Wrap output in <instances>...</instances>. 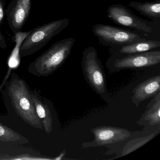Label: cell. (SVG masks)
<instances>
[{
    "label": "cell",
    "mask_w": 160,
    "mask_h": 160,
    "mask_svg": "<svg viewBox=\"0 0 160 160\" xmlns=\"http://www.w3.org/2000/svg\"><path fill=\"white\" fill-rule=\"evenodd\" d=\"M66 154V152H65V150L63 151V152H61L60 153L59 156H58V157H56V158H55V160H62L63 158V157H64L65 154Z\"/></svg>",
    "instance_id": "obj_19"
},
{
    "label": "cell",
    "mask_w": 160,
    "mask_h": 160,
    "mask_svg": "<svg viewBox=\"0 0 160 160\" xmlns=\"http://www.w3.org/2000/svg\"><path fill=\"white\" fill-rule=\"evenodd\" d=\"M31 30L27 32H19L14 34V41L15 45L13 49L8 60V69L6 76L0 85V92L2 91L5 83L9 79L12 73V71L19 67L20 63V48L23 42L31 32Z\"/></svg>",
    "instance_id": "obj_13"
},
{
    "label": "cell",
    "mask_w": 160,
    "mask_h": 160,
    "mask_svg": "<svg viewBox=\"0 0 160 160\" xmlns=\"http://www.w3.org/2000/svg\"><path fill=\"white\" fill-rule=\"evenodd\" d=\"M137 123L140 126L160 125V92L153 97Z\"/></svg>",
    "instance_id": "obj_14"
},
{
    "label": "cell",
    "mask_w": 160,
    "mask_h": 160,
    "mask_svg": "<svg viewBox=\"0 0 160 160\" xmlns=\"http://www.w3.org/2000/svg\"><path fill=\"white\" fill-rule=\"evenodd\" d=\"M160 132V128L159 127L157 130L151 133L150 134L141 138H135L128 141L125 145L122 147V149L116 155L114 158H111L112 160L120 158L125 156L138 149L142 147L145 144L149 142L152 138L156 137Z\"/></svg>",
    "instance_id": "obj_16"
},
{
    "label": "cell",
    "mask_w": 160,
    "mask_h": 160,
    "mask_svg": "<svg viewBox=\"0 0 160 160\" xmlns=\"http://www.w3.org/2000/svg\"><path fill=\"white\" fill-rule=\"evenodd\" d=\"M29 141L25 137L0 122V143L27 144Z\"/></svg>",
    "instance_id": "obj_17"
},
{
    "label": "cell",
    "mask_w": 160,
    "mask_h": 160,
    "mask_svg": "<svg viewBox=\"0 0 160 160\" xmlns=\"http://www.w3.org/2000/svg\"><path fill=\"white\" fill-rule=\"evenodd\" d=\"M92 31L98 38L100 44L108 47L149 40L133 31L105 24L94 25L92 26Z\"/></svg>",
    "instance_id": "obj_6"
},
{
    "label": "cell",
    "mask_w": 160,
    "mask_h": 160,
    "mask_svg": "<svg viewBox=\"0 0 160 160\" xmlns=\"http://www.w3.org/2000/svg\"><path fill=\"white\" fill-rule=\"evenodd\" d=\"M7 0H0V47L2 49L7 48L5 37L1 32V25L5 16V6Z\"/></svg>",
    "instance_id": "obj_18"
},
{
    "label": "cell",
    "mask_w": 160,
    "mask_h": 160,
    "mask_svg": "<svg viewBox=\"0 0 160 160\" xmlns=\"http://www.w3.org/2000/svg\"><path fill=\"white\" fill-rule=\"evenodd\" d=\"M107 15L117 25L138 32L149 40L158 41L157 37H159L160 34L159 22L140 18L122 4L109 6L107 10Z\"/></svg>",
    "instance_id": "obj_3"
},
{
    "label": "cell",
    "mask_w": 160,
    "mask_h": 160,
    "mask_svg": "<svg viewBox=\"0 0 160 160\" xmlns=\"http://www.w3.org/2000/svg\"><path fill=\"white\" fill-rule=\"evenodd\" d=\"M3 88L2 96L8 111L33 128L43 130L32 102V90L26 80L13 72Z\"/></svg>",
    "instance_id": "obj_1"
},
{
    "label": "cell",
    "mask_w": 160,
    "mask_h": 160,
    "mask_svg": "<svg viewBox=\"0 0 160 160\" xmlns=\"http://www.w3.org/2000/svg\"><path fill=\"white\" fill-rule=\"evenodd\" d=\"M141 14L153 21L160 22V1L153 2H141L132 1L128 4Z\"/></svg>",
    "instance_id": "obj_15"
},
{
    "label": "cell",
    "mask_w": 160,
    "mask_h": 160,
    "mask_svg": "<svg viewBox=\"0 0 160 160\" xmlns=\"http://www.w3.org/2000/svg\"><path fill=\"white\" fill-rule=\"evenodd\" d=\"M32 98L36 113L42 122L43 130L48 134L52 132L54 119V110L52 103L47 100L36 89L32 90Z\"/></svg>",
    "instance_id": "obj_10"
},
{
    "label": "cell",
    "mask_w": 160,
    "mask_h": 160,
    "mask_svg": "<svg viewBox=\"0 0 160 160\" xmlns=\"http://www.w3.org/2000/svg\"><path fill=\"white\" fill-rule=\"evenodd\" d=\"M81 68L84 78L90 88L103 99H107L105 73L95 48L90 46L84 49Z\"/></svg>",
    "instance_id": "obj_4"
},
{
    "label": "cell",
    "mask_w": 160,
    "mask_h": 160,
    "mask_svg": "<svg viewBox=\"0 0 160 160\" xmlns=\"http://www.w3.org/2000/svg\"><path fill=\"white\" fill-rule=\"evenodd\" d=\"M160 92V75L155 76L144 80L136 86L132 91V102L136 107L141 102L154 97Z\"/></svg>",
    "instance_id": "obj_11"
},
{
    "label": "cell",
    "mask_w": 160,
    "mask_h": 160,
    "mask_svg": "<svg viewBox=\"0 0 160 160\" xmlns=\"http://www.w3.org/2000/svg\"><path fill=\"white\" fill-rule=\"evenodd\" d=\"M158 49H160V41L146 40L133 43L111 47H109V51L110 56L118 57Z\"/></svg>",
    "instance_id": "obj_12"
},
{
    "label": "cell",
    "mask_w": 160,
    "mask_h": 160,
    "mask_svg": "<svg viewBox=\"0 0 160 160\" xmlns=\"http://www.w3.org/2000/svg\"><path fill=\"white\" fill-rule=\"evenodd\" d=\"M75 41L74 38H69L57 42L30 63L28 72L37 77L52 74L69 58Z\"/></svg>",
    "instance_id": "obj_2"
},
{
    "label": "cell",
    "mask_w": 160,
    "mask_h": 160,
    "mask_svg": "<svg viewBox=\"0 0 160 160\" xmlns=\"http://www.w3.org/2000/svg\"><path fill=\"white\" fill-rule=\"evenodd\" d=\"M70 21L68 18L58 19L32 30L21 45V57L30 56L40 50L53 37L67 28Z\"/></svg>",
    "instance_id": "obj_5"
},
{
    "label": "cell",
    "mask_w": 160,
    "mask_h": 160,
    "mask_svg": "<svg viewBox=\"0 0 160 160\" xmlns=\"http://www.w3.org/2000/svg\"><path fill=\"white\" fill-rule=\"evenodd\" d=\"M160 64V49L122 57L110 56L106 62L110 72L154 67Z\"/></svg>",
    "instance_id": "obj_8"
},
{
    "label": "cell",
    "mask_w": 160,
    "mask_h": 160,
    "mask_svg": "<svg viewBox=\"0 0 160 160\" xmlns=\"http://www.w3.org/2000/svg\"><path fill=\"white\" fill-rule=\"evenodd\" d=\"M91 132L94 138L90 142H83L81 147L83 148L102 147L108 148L118 143H127L135 136L141 134L139 132H133L125 128L106 125L94 127L91 129Z\"/></svg>",
    "instance_id": "obj_7"
},
{
    "label": "cell",
    "mask_w": 160,
    "mask_h": 160,
    "mask_svg": "<svg viewBox=\"0 0 160 160\" xmlns=\"http://www.w3.org/2000/svg\"><path fill=\"white\" fill-rule=\"evenodd\" d=\"M31 0H12L5 10L8 25L14 34L21 32L31 13Z\"/></svg>",
    "instance_id": "obj_9"
}]
</instances>
